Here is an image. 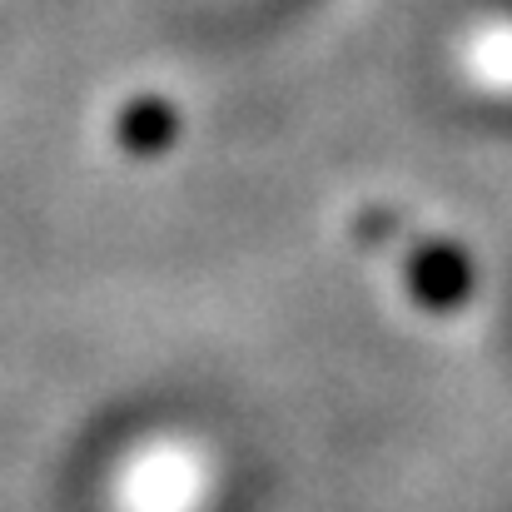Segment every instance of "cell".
Returning <instances> with one entry per match:
<instances>
[{"instance_id": "cell-1", "label": "cell", "mask_w": 512, "mask_h": 512, "mask_svg": "<svg viewBox=\"0 0 512 512\" xmlns=\"http://www.w3.org/2000/svg\"><path fill=\"white\" fill-rule=\"evenodd\" d=\"M418 294H423L433 309H453V304L468 294V274L458 269V259L428 254V259H423V269H418Z\"/></svg>"}]
</instances>
